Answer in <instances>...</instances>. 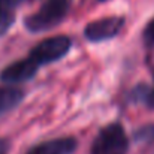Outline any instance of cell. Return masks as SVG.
I'll return each instance as SVG.
<instances>
[{
  "mask_svg": "<svg viewBox=\"0 0 154 154\" xmlns=\"http://www.w3.org/2000/svg\"><path fill=\"white\" fill-rule=\"evenodd\" d=\"M145 105H147L150 109H154V87L150 90V93H148V96H147V99H145Z\"/></svg>",
  "mask_w": 154,
  "mask_h": 154,
  "instance_id": "obj_13",
  "label": "cell"
},
{
  "mask_svg": "<svg viewBox=\"0 0 154 154\" xmlns=\"http://www.w3.org/2000/svg\"><path fill=\"white\" fill-rule=\"evenodd\" d=\"M78 148L76 138H55L32 147L26 154H73Z\"/></svg>",
  "mask_w": 154,
  "mask_h": 154,
  "instance_id": "obj_6",
  "label": "cell"
},
{
  "mask_svg": "<svg viewBox=\"0 0 154 154\" xmlns=\"http://www.w3.org/2000/svg\"><path fill=\"white\" fill-rule=\"evenodd\" d=\"M72 48V39L66 35H57L41 41L30 50L29 57L41 67L63 58Z\"/></svg>",
  "mask_w": 154,
  "mask_h": 154,
  "instance_id": "obj_3",
  "label": "cell"
},
{
  "mask_svg": "<svg viewBox=\"0 0 154 154\" xmlns=\"http://www.w3.org/2000/svg\"><path fill=\"white\" fill-rule=\"evenodd\" d=\"M9 150V142L6 139H2L0 138V154H6Z\"/></svg>",
  "mask_w": 154,
  "mask_h": 154,
  "instance_id": "obj_14",
  "label": "cell"
},
{
  "mask_svg": "<svg viewBox=\"0 0 154 154\" xmlns=\"http://www.w3.org/2000/svg\"><path fill=\"white\" fill-rule=\"evenodd\" d=\"M26 0H0V8H6V9H14L17 6H20L21 3H24Z\"/></svg>",
  "mask_w": 154,
  "mask_h": 154,
  "instance_id": "obj_12",
  "label": "cell"
},
{
  "mask_svg": "<svg viewBox=\"0 0 154 154\" xmlns=\"http://www.w3.org/2000/svg\"><path fill=\"white\" fill-rule=\"evenodd\" d=\"M133 139L136 142H144V141L154 139V124H147V126H142L138 130H135L133 132Z\"/></svg>",
  "mask_w": 154,
  "mask_h": 154,
  "instance_id": "obj_10",
  "label": "cell"
},
{
  "mask_svg": "<svg viewBox=\"0 0 154 154\" xmlns=\"http://www.w3.org/2000/svg\"><path fill=\"white\" fill-rule=\"evenodd\" d=\"M129 145V138L123 124L109 123L94 138L90 154H127Z\"/></svg>",
  "mask_w": 154,
  "mask_h": 154,
  "instance_id": "obj_2",
  "label": "cell"
},
{
  "mask_svg": "<svg viewBox=\"0 0 154 154\" xmlns=\"http://www.w3.org/2000/svg\"><path fill=\"white\" fill-rule=\"evenodd\" d=\"M26 93L17 87H0V115L12 111L24 100Z\"/></svg>",
  "mask_w": 154,
  "mask_h": 154,
  "instance_id": "obj_7",
  "label": "cell"
},
{
  "mask_svg": "<svg viewBox=\"0 0 154 154\" xmlns=\"http://www.w3.org/2000/svg\"><path fill=\"white\" fill-rule=\"evenodd\" d=\"M150 70H151V73H153V76H154V61L150 64Z\"/></svg>",
  "mask_w": 154,
  "mask_h": 154,
  "instance_id": "obj_15",
  "label": "cell"
},
{
  "mask_svg": "<svg viewBox=\"0 0 154 154\" xmlns=\"http://www.w3.org/2000/svg\"><path fill=\"white\" fill-rule=\"evenodd\" d=\"M97 2H108V0H97Z\"/></svg>",
  "mask_w": 154,
  "mask_h": 154,
  "instance_id": "obj_16",
  "label": "cell"
},
{
  "mask_svg": "<svg viewBox=\"0 0 154 154\" xmlns=\"http://www.w3.org/2000/svg\"><path fill=\"white\" fill-rule=\"evenodd\" d=\"M73 0H47L39 11L26 17L24 27L30 33H41L58 26L69 14Z\"/></svg>",
  "mask_w": 154,
  "mask_h": 154,
  "instance_id": "obj_1",
  "label": "cell"
},
{
  "mask_svg": "<svg viewBox=\"0 0 154 154\" xmlns=\"http://www.w3.org/2000/svg\"><path fill=\"white\" fill-rule=\"evenodd\" d=\"M15 23V14L12 12V9H6V8H0V36L5 35Z\"/></svg>",
  "mask_w": 154,
  "mask_h": 154,
  "instance_id": "obj_8",
  "label": "cell"
},
{
  "mask_svg": "<svg viewBox=\"0 0 154 154\" xmlns=\"http://www.w3.org/2000/svg\"><path fill=\"white\" fill-rule=\"evenodd\" d=\"M142 42L145 44V47L154 48V18L144 27V32H142Z\"/></svg>",
  "mask_w": 154,
  "mask_h": 154,
  "instance_id": "obj_11",
  "label": "cell"
},
{
  "mask_svg": "<svg viewBox=\"0 0 154 154\" xmlns=\"http://www.w3.org/2000/svg\"><path fill=\"white\" fill-rule=\"evenodd\" d=\"M150 90H151V88H150L147 84H138L136 87H133V88L130 90V93H129V99H130L132 102H135V103L141 102V100L145 102V99H147Z\"/></svg>",
  "mask_w": 154,
  "mask_h": 154,
  "instance_id": "obj_9",
  "label": "cell"
},
{
  "mask_svg": "<svg viewBox=\"0 0 154 154\" xmlns=\"http://www.w3.org/2000/svg\"><path fill=\"white\" fill-rule=\"evenodd\" d=\"M39 70V66L30 58H21L11 64H8L0 72V81L5 84H18L24 81H30Z\"/></svg>",
  "mask_w": 154,
  "mask_h": 154,
  "instance_id": "obj_5",
  "label": "cell"
},
{
  "mask_svg": "<svg viewBox=\"0 0 154 154\" xmlns=\"http://www.w3.org/2000/svg\"><path fill=\"white\" fill-rule=\"evenodd\" d=\"M126 24V18L121 15H111L100 20H94L84 27V36L90 42H105L120 35Z\"/></svg>",
  "mask_w": 154,
  "mask_h": 154,
  "instance_id": "obj_4",
  "label": "cell"
}]
</instances>
